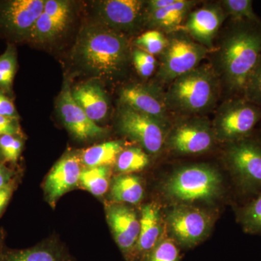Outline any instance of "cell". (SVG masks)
<instances>
[{
	"label": "cell",
	"mask_w": 261,
	"mask_h": 261,
	"mask_svg": "<svg viewBox=\"0 0 261 261\" xmlns=\"http://www.w3.org/2000/svg\"><path fill=\"white\" fill-rule=\"evenodd\" d=\"M128 45L121 34L104 25H92L81 32L74 49L76 61L99 77L121 73L128 58Z\"/></svg>",
	"instance_id": "cell-1"
},
{
	"label": "cell",
	"mask_w": 261,
	"mask_h": 261,
	"mask_svg": "<svg viewBox=\"0 0 261 261\" xmlns=\"http://www.w3.org/2000/svg\"><path fill=\"white\" fill-rule=\"evenodd\" d=\"M261 56V31L249 25H239L225 38L219 53L224 80L232 92H243Z\"/></svg>",
	"instance_id": "cell-2"
},
{
	"label": "cell",
	"mask_w": 261,
	"mask_h": 261,
	"mask_svg": "<svg viewBox=\"0 0 261 261\" xmlns=\"http://www.w3.org/2000/svg\"><path fill=\"white\" fill-rule=\"evenodd\" d=\"M218 92L219 82L214 70L204 65L173 81L165 98L168 108L185 114H193L212 107Z\"/></svg>",
	"instance_id": "cell-3"
},
{
	"label": "cell",
	"mask_w": 261,
	"mask_h": 261,
	"mask_svg": "<svg viewBox=\"0 0 261 261\" xmlns=\"http://www.w3.org/2000/svg\"><path fill=\"white\" fill-rule=\"evenodd\" d=\"M221 178L219 173L205 165L182 168L173 173L165 190L171 198L184 202L211 200L219 195Z\"/></svg>",
	"instance_id": "cell-4"
},
{
	"label": "cell",
	"mask_w": 261,
	"mask_h": 261,
	"mask_svg": "<svg viewBox=\"0 0 261 261\" xmlns=\"http://www.w3.org/2000/svg\"><path fill=\"white\" fill-rule=\"evenodd\" d=\"M206 54L207 48L186 36L168 39L162 53L159 78L163 82H173L197 68Z\"/></svg>",
	"instance_id": "cell-5"
},
{
	"label": "cell",
	"mask_w": 261,
	"mask_h": 261,
	"mask_svg": "<svg viewBox=\"0 0 261 261\" xmlns=\"http://www.w3.org/2000/svg\"><path fill=\"white\" fill-rule=\"evenodd\" d=\"M261 118V111L257 106L244 100L225 103L215 119V128L220 138L224 140H243L252 132Z\"/></svg>",
	"instance_id": "cell-6"
},
{
	"label": "cell",
	"mask_w": 261,
	"mask_h": 261,
	"mask_svg": "<svg viewBox=\"0 0 261 261\" xmlns=\"http://www.w3.org/2000/svg\"><path fill=\"white\" fill-rule=\"evenodd\" d=\"M227 161L237 181L245 191L261 192V145L255 141L240 140L230 146Z\"/></svg>",
	"instance_id": "cell-7"
},
{
	"label": "cell",
	"mask_w": 261,
	"mask_h": 261,
	"mask_svg": "<svg viewBox=\"0 0 261 261\" xmlns=\"http://www.w3.org/2000/svg\"><path fill=\"white\" fill-rule=\"evenodd\" d=\"M118 125L123 134L137 141L150 153H158L162 148L164 126L151 117L122 105Z\"/></svg>",
	"instance_id": "cell-8"
},
{
	"label": "cell",
	"mask_w": 261,
	"mask_h": 261,
	"mask_svg": "<svg viewBox=\"0 0 261 261\" xmlns=\"http://www.w3.org/2000/svg\"><path fill=\"white\" fill-rule=\"evenodd\" d=\"M44 0H10L0 3V27L16 39L29 38L42 15Z\"/></svg>",
	"instance_id": "cell-9"
},
{
	"label": "cell",
	"mask_w": 261,
	"mask_h": 261,
	"mask_svg": "<svg viewBox=\"0 0 261 261\" xmlns=\"http://www.w3.org/2000/svg\"><path fill=\"white\" fill-rule=\"evenodd\" d=\"M168 221L176 240L186 247L200 243L212 225L210 216L204 211L185 205L175 207L168 215Z\"/></svg>",
	"instance_id": "cell-10"
},
{
	"label": "cell",
	"mask_w": 261,
	"mask_h": 261,
	"mask_svg": "<svg viewBox=\"0 0 261 261\" xmlns=\"http://www.w3.org/2000/svg\"><path fill=\"white\" fill-rule=\"evenodd\" d=\"M214 137V132L207 122L192 120L176 126L168 142L171 148L178 153L199 154L212 147Z\"/></svg>",
	"instance_id": "cell-11"
},
{
	"label": "cell",
	"mask_w": 261,
	"mask_h": 261,
	"mask_svg": "<svg viewBox=\"0 0 261 261\" xmlns=\"http://www.w3.org/2000/svg\"><path fill=\"white\" fill-rule=\"evenodd\" d=\"M58 111L65 127L75 138L85 141L102 135L106 130L92 121L77 104L66 86L60 94Z\"/></svg>",
	"instance_id": "cell-12"
},
{
	"label": "cell",
	"mask_w": 261,
	"mask_h": 261,
	"mask_svg": "<svg viewBox=\"0 0 261 261\" xmlns=\"http://www.w3.org/2000/svg\"><path fill=\"white\" fill-rule=\"evenodd\" d=\"M106 214L117 245L128 256L135 250L138 241L140 219L133 209L121 203L108 206Z\"/></svg>",
	"instance_id": "cell-13"
},
{
	"label": "cell",
	"mask_w": 261,
	"mask_h": 261,
	"mask_svg": "<svg viewBox=\"0 0 261 261\" xmlns=\"http://www.w3.org/2000/svg\"><path fill=\"white\" fill-rule=\"evenodd\" d=\"M143 6L140 0H107L99 2L98 15L108 28L128 32L140 24Z\"/></svg>",
	"instance_id": "cell-14"
},
{
	"label": "cell",
	"mask_w": 261,
	"mask_h": 261,
	"mask_svg": "<svg viewBox=\"0 0 261 261\" xmlns=\"http://www.w3.org/2000/svg\"><path fill=\"white\" fill-rule=\"evenodd\" d=\"M122 105L147 115L164 126L168 119L166 98L155 89L140 84L127 86L122 89Z\"/></svg>",
	"instance_id": "cell-15"
},
{
	"label": "cell",
	"mask_w": 261,
	"mask_h": 261,
	"mask_svg": "<svg viewBox=\"0 0 261 261\" xmlns=\"http://www.w3.org/2000/svg\"><path fill=\"white\" fill-rule=\"evenodd\" d=\"M70 3L63 0H47L42 15L36 22L29 39L37 42L53 40L68 25L70 16Z\"/></svg>",
	"instance_id": "cell-16"
},
{
	"label": "cell",
	"mask_w": 261,
	"mask_h": 261,
	"mask_svg": "<svg viewBox=\"0 0 261 261\" xmlns=\"http://www.w3.org/2000/svg\"><path fill=\"white\" fill-rule=\"evenodd\" d=\"M82 170L80 159L75 154H67L55 165L44 183L45 195L51 205L80 182Z\"/></svg>",
	"instance_id": "cell-17"
},
{
	"label": "cell",
	"mask_w": 261,
	"mask_h": 261,
	"mask_svg": "<svg viewBox=\"0 0 261 261\" xmlns=\"http://www.w3.org/2000/svg\"><path fill=\"white\" fill-rule=\"evenodd\" d=\"M225 19V12L219 5H207L194 10L186 24L187 32L194 40L206 48L213 41Z\"/></svg>",
	"instance_id": "cell-18"
},
{
	"label": "cell",
	"mask_w": 261,
	"mask_h": 261,
	"mask_svg": "<svg viewBox=\"0 0 261 261\" xmlns=\"http://www.w3.org/2000/svg\"><path fill=\"white\" fill-rule=\"evenodd\" d=\"M71 92L75 102L94 123L102 121L107 116V97L99 84L87 82L75 87Z\"/></svg>",
	"instance_id": "cell-19"
},
{
	"label": "cell",
	"mask_w": 261,
	"mask_h": 261,
	"mask_svg": "<svg viewBox=\"0 0 261 261\" xmlns=\"http://www.w3.org/2000/svg\"><path fill=\"white\" fill-rule=\"evenodd\" d=\"M140 232L135 247L136 255H148L158 244L161 233L159 207L153 203L144 205L141 212Z\"/></svg>",
	"instance_id": "cell-20"
},
{
	"label": "cell",
	"mask_w": 261,
	"mask_h": 261,
	"mask_svg": "<svg viewBox=\"0 0 261 261\" xmlns=\"http://www.w3.org/2000/svg\"><path fill=\"white\" fill-rule=\"evenodd\" d=\"M195 4L193 1L177 0L168 8L148 13L147 20L151 27L166 32H173L180 27Z\"/></svg>",
	"instance_id": "cell-21"
},
{
	"label": "cell",
	"mask_w": 261,
	"mask_h": 261,
	"mask_svg": "<svg viewBox=\"0 0 261 261\" xmlns=\"http://www.w3.org/2000/svg\"><path fill=\"white\" fill-rule=\"evenodd\" d=\"M0 261H70L55 245H40L24 250H3Z\"/></svg>",
	"instance_id": "cell-22"
},
{
	"label": "cell",
	"mask_w": 261,
	"mask_h": 261,
	"mask_svg": "<svg viewBox=\"0 0 261 261\" xmlns=\"http://www.w3.org/2000/svg\"><path fill=\"white\" fill-rule=\"evenodd\" d=\"M123 150L120 141H110L92 146L84 151L82 162L87 168L109 167L116 164L118 155Z\"/></svg>",
	"instance_id": "cell-23"
},
{
	"label": "cell",
	"mask_w": 261,
	"mask_h": 261,
	"mask_svg": "<svg viewBox=\"0 0 261 261\" xmlns=\"http://www.w3.org/2000/svg\"><path fill=\"white\" fill-rule=\"evenodd\" d=\"M143 196V186L138 176L123 174L113 180L111 197L117 203L137 204Z\"/></svg>",
	"instance_id": "cell-24"
},
{
	"label": "cell",
	"mask_w": 261,
	"mask_h": 261,
	"mask_svg": "<svg viewBox=\"0 0 261 261\" xmlns=\"http://www.w3.org/2000/svg\"><path fill=\"white\" fill-rule=\"evenodd\" d=\"M109 176V167L86 168L82 170L80 182L92 195L102 196L108 191Z\"/></svg>",
	"instance_id": "cell-25"
},
{
	"label": "cell",
	"mask_w": 261,
	"mask_h": 261,
	"mask_svg": "<svg viewBox=\"0 0 261 261\" xmlns=\"http://www.w3.org/2000/svg\"><path fill=\"white\" fill-rule=\"evenodd\" d=\"M148 164V155L138 147L123 149L116 162L117 171L123 174L142 171Z\"/></svg>",
	"instance_id": "cell-26"
},
{
	"label": "cell",
	"mask_w": 261,
	"mask_h": 261,
	"mask_svg": "<svg viewBox=\"0 0 261 261\" xmlns=\"http://www.w3.org/2000/svg\"><path fill=\"white\" fill-rule=\"evenodd\" d=\"M238 219L246 232L261 233V192L239 211Z\"/></svg>",
	"instance_id": "cell-27"
},
{
	"label": "cell",
	"mask_w": 261,
	"mask_h": 261,
	"mask_svg": "<svg viewBox=\"0 0 261 261\" xmlns=\"http://www.w3.org/2000/svg\"><path fill=\"white\" fill-rule=\"evenodd\" d=\"M17 69V54L13 45H8L0 56V89L9 92Z\"/></svg>",
	"instance_id": "cell-28"
},
{
	"label": "cell",
	"mask_w": 261,
	"mask_h": 261,
	"mask_svg": "<svg viewBox=\"0 0 261 261\" xmlns=\"http://www.w3.org/2000/svg\"><path fill=\"white\" fill-rule=\"evenodd\" d=\"M221 4L224 12L233 20L258 22V19L254 13L252 2L250 0H224L221 2Z\"/></svg>",
	"instance_id": "cell-29"
},
{
	"label": "cell",
	"mask_w": 261,
	"mask_h": 261,
	"mask_svg": "<svg viewBox=\"0 0 261 261\" xmlns=\"http://www.w3.org/2000/svg\"><path fill=\"white\" fill-rule=\"evenodd\" d=\"M168 39L159 30L146 32L136 39V45L142 50L154 56L162 53L166 47Z\"/></svg>",
	"instance_id": "cell-30"
},
{
	"label": "cell",
	"mask_w": 261,
	"mask_h": 261,
	"mask_svg": "<svg viewBox=\"0 0 261 261\" xmlns=\"http://www.w3.org/2000/svg\"><path fill=\"white\" fill-rule=\"evenodd\" d=\"M243 92L246 100L261 106V56L247 79Z\"/></svg>",
	"instance_id": "cell-31"
},
{
	"label": "cell",
	"mask_w": 261,
	"mask_h": 261,
	"mask_svg": "<svg viewBox=\"0 0 261 261\" xmlns=\"http://www.w3.org/2000/svg\"><path fill=\"white\" fill-rule=\"evenodd\" d=\"M23 141L18 135H4L0 137V154L5 161L16 163L22 149Z\"/></svg>",
	"instance_id": "cell-32"
},
{
	"label": "cell",
	"mask_w": 261,
	"mask_h": 261,
	"mask_svg": "<svg viewBox=\"0 0 261 261\" xmlns=\"http://www.w3.org/2000/svg\"><path fill=\"white\" fill-rule=\"evenodd\" d=\"M179 251L176 244L171 240L160 242L149 252L146 261H179Z\"/></svg>",
	"instance_id": "cell-33"
},
{
	"label": "cell",
	"mask_w": 261,
	"mask_h": 261,
	"mask_svg": "<svg viewBox=\"0 0 261 261\" xmlns=\"http://www.w3.org/2000/svg\"><path fill=\"white\" fill-rule=\"evenodd\" d=\"M20 126L18 118L0 116V137L4 135H18Z\"/></svg>",
	"instance_id": "cell-34"
},
{
	"label": "cell",
	"mask_w": 261,
	"mask_h": 261,
	"mask_svg": "<svg viewBox=\"0 0 261 261\" xmlns=\"http://www.w3.org/2000/svg\"><path fill=\"white\" fill-rule=\"evenodd\" d=\"M0 116L18 118V113L11 99L0 90Z\"/></svg>",
	"instance_id": "cell-35"
},
{
	"label": "cell",
	"mask_w": 261,
	"mask_h": 261,
	"mask_svg": "<svg viewBox=\"0 0 261 261\" xmlns=\"http://www.w3.org/2000/svg\"><path fill=\"white\" fill-rule=\"evenodd\" d=\"M15 181L13 180L8 185L0 190V216L5 211V207L10 202L15 190Z\"/></svg>",
	"instance_id": "cell-36"
},
{
	"label": "cell",
	"mask_w": 261,
	"mask_h": 261,
	"mask_svg": "<svg viewBox=\"0 0 261 261\" xmlns=\"http://www.w3.org/2000/svg\"><path fill=\"white\" fill-rule=\"evenodd\" d=\"M177 0H151L147 3L148 13L157 10L164 9L176 3Z\"/></svg>",
	"instance_id": "cell-37"
},
{
	"label": "cell",
	"mask_w": 261,
	"mask_h": 261,
	"mask_svg": "<svg viewBox=\"0 0 261 261\" xmlns=\"http://www.w3.org/2000/svg\"><path fill=\"white\" fill-rule=\"evenodd\" d=\"M13 176V171L0 163V190L14 180Z\"/></svg>",
	"instance_id": "cell-38"
},
{
	"label": "cell",
	"mask_w": 261,
	"mask_h": 261,
	"mask_svg": "<svg viewBox=\"0 0 261 261\" xmlns=\"http://www.w3.org/2000/svg\"><path fill=\"white\" fill-rule=\"evenodd\" d=\"M133 61L135 63L136 70H137L139 74H140L142 76L149 77L154 73V69L156 68L155 65L145 64V63L139 61H135V60H133Z\"/></svg>",
	"instance_id": "cell-39"
},
{
	"label": "cell",
	"mask_w": 261,
	"mask_h": 261,
	"mask_svg": "<svg viewBox=\"0 0 261 261\" xmlns=\"http://www.w3.org/2000/svg\"><path fill=\"white\" fill-rule=\"evenodd\" d=\"M4 233L2 230H0V256L4 250Z\"/></svg>",
	"instance_id": "cell-40"
},
{
	"label": "cell",
	"mask_w": 261,
	"mask_h": 261,
	"mask_svg": "<svg viewBox=\"0 0 261 261\" xmlns=\"http://www.w3.org/2000/svg\"><path fill=\"white\" fill-rule=\"evenodd\" d=\"M0 156H1V154H0Z\"/></svg>",
	"instance_id": "cell-41"
}]
</instances>
